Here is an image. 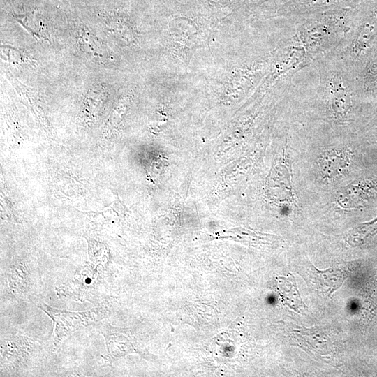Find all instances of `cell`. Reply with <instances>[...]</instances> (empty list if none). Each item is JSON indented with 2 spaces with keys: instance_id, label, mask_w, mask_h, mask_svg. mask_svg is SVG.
Instances as JSON below:
<instances>
[{
  "instance_id": "obj_1",
  "label": "cell",
  "mask_w": 377,
  "mask_h": 377,
  "mask_svg": "<svg viewBox=\"0 0 377 377\" xmlns=\"http://www.w3.org/2000/svg\"><path fill=\"white\" fill-rule=\"evenodd\" d=\"M39 308L53 321V344L58 348L64 341L74 332L86 327L103 317L104 313L99 309L84 311H69L52 308L42 303Z\"/></svg>"
},
{
  "instance_id": "obj_2",
  "label": "cell",
  "mask_w": 377,
  "mask_h": 377,
  "mask_svg": "<svg viewBox=\"0 0 377 377\" xmlns=\"http://www.w3.org/2000/svg\"><path fill=\"white\" fill-rule=\"evenodd\" d=\"M377 198V179L362 177L337 191L335 201L344 209H356L367 206Z\"/></svg>"
},
{
  "instance_id": "obj_3",
  "label": "cell",
  "mask_w": 377,
  "mask_h": 377,
  "mask_svg": "<svg viewBox=\"0 0 377 377\" xmlns=\"http://www.w3.org/2000/svg\"><path fill=\"white\" fill-rule=\"evenodd\" d=\"M351 150L335 147L325 150L317 158L316 170L324 182H332L343 175L351 164Z\"/></svg>"
},
{
  "instance_id": "obj_4",
  "label": "cell",
  "mask_w": 377,
  "mask_h": 377,
  "mask_svg": "<svg viewBox=\"0 0 377 377\" xmlns=\"http://www.w3.org/2000/svg\"><path fill=\"white\" fill-rule=\"evenodd\" d=\"M271 188L276 200L292 204L295 201L290 157L284 155L274 168Z\"/></svg>"
},
{
  "instance_id": "obj_5",
  "label": "cell",
  "mask_w": 377,
  "mask_h": 377,
  "mask_svg": "<svg viewBox=\"0 0 377 377\" xmlns=\"http://www.w3.org/2000/svg\"><path fill=\"white\" fill-rule=\"evenodd\" d=\"M306 279L320 293L330 295L340 287L348 276L346 269L331 267L324 271L317 269L309 264L304 269Z\"/></svg>"
},
{
  "instance_id": "obj_6",
  "label": "cell",
  "mask_w": 377,
  "mask_h": 377,
  "mask_svg": "<svg viewBox=\"0 0 377 377\" xmlns=\"http://www.w3.org/2000/svg\"><path fill=\"white\" fill-rule=\"evenodd\" d=\"M377 42V9L361 23L353 42L352 52L356 57H363L374 49Z\"/></svg>"
},
{
  "instance_id": "obj_7",
  "label": "cell",
  "mask_w": 377,
  "mask_h": 377,
  "mask_svg": "<svg viewBox=\"0 0 377 377\" xmlns=\"http://www.w3.org/2000/svg\"><path fill=\"white\" fill-rule=\"evenodd\" d=\"M277 282L279 292L285 305L298 313L307 309L300 295L295 279L293 276L278 277Z\"/></svg>"
},
{
  "instance_id": "obj_8",
  "label": "cell",
  "mask_w": 377,
  "mask_h": 377,
  "mask_svg": "<svg viewBox=\"0 0 377 377\" xmlns=\"http://www.w3.org/2000/svg\"><path fill=\"white\" fill-rule=\"evenodd\" d=\"M77 41L84 52L99 60L110 59V52L101 42L86 27H80L77 31Z\"/></svg>"
},
{
  "instance_id": "obj_9",
  "label": "cell",
  "mask_w": 377,
  "mask_h": 377,
  "mask_svg": "<svg viewBox=\"0 0 377 377\" xmlns=\"http://www.w3.org/2000/svg\"><path fill=\"white\" fill-rule=\"evenodd\" d=\"M377 234V216L372 220L360 223L348 232L346 240L353 246L366 243Z\"/></svg>"
},
{
  "instance_id": "obj_10",
  "label": "cell",
  "mask_w": 377,
  "mask_h": 377,
  "mask_svg": "<svg viewBox=\"0 0 377 377\" xmlns=\"http://www.w3.org/2000/svg\"><path fill=\"white\" fill-rule=\"evenodd\" d=\"M352 108V99L348 91L338 89L334 92L331 99V109L334 116L341 119L349 113Z\"/></svg>"
},
{
  "instance_id": "obj_11",
  "label": "cell",
  "mask_w": 377,
  "mask_h": 377,
  "mask_svg": "<svg viewBox=\"0 0 377 377\" xmlns=\"http://www.w3.org/2000/svg\"><path fill=\"white\" fill-rule=\"evenodd\" d=\"M327 30L318 25H313L302 31V37L306 47L312 50L319 47L326 37Z\"/></svg>"
},
{
  "instance_id": "obj_12",
  "label": "cell",
  "mask_w": 377,
  "mask_h": 377,
  "mask_svg": "<svg viewBox=\"0 0 377 377\" xmlns=\"http://www.w3.org/2000/svg\"><path fill=\"white\" fill-rule=\"evenodd\" d=\"M364 87L367 89L377 88V45L370 53L363 74Z\"/></svg>"
},
{
  "instance_id": "obj_13",
  "label": "cell",
  "mask_w": 377,
  "mask_h": 377,
  "mask_svg": "<svg viewBox=\"0 0 377 377\" xmlns=\"http://www.w3.org/2000/svg\"><path fill=\"white\" fill-rule=\"evenodd\" d=\"M10 286L16 291H23L27 286L26 270L22 267H13L9 272Z\"/></svg>"
}]
</instances>
